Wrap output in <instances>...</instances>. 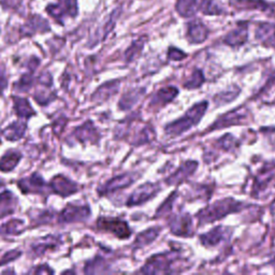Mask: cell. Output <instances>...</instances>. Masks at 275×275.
Instances as JSON below:
<instances>
[{
  "label": "cell",
  "instance_id": "9a60e30c",
  "mask_svg": "<svg viewBox=\"0 0 275 275\" xmlns=\"http://www.w3.org/2000/svg\"><path fill=\"white\" fill-rule=\"evenodd\" d=\"M16 199L10 191H4L0 193V218L12 214L16 207Z\"/></svg>",
  "mask_w": 275,
  "mask_h": 275
},
{
  "label": "cell",
  "instance_id": "7402d4cb",
  "mask_svg": "<svg viewBox=\"0 0 275 275\" xmlns=\"http://www.w3.org/2000/svg\"><path fill=\"white\" fill-rule=\"evenodd\" d=\"M25 131H26V124L19 120V122H15L11 124L10 126H8L4 130V134L8 140L18 141L24 135Z\"/></svg>",
  "mask_w": 275,
  "mask_h": 275
},
{
  "label": "cell",
  "instance_id": "44dd1931",
  "mask_svg": "<svg viewBox=\"0 0 275 275\" xmlns=\"http://www.w3.org/2000/svg\"><path fill=\"white\" fill-rule=\"evenodd\" d=\"M197 167L196 163H192V161H189V163H186L185 165H183L177 171L169 177L167 180V183L169 185H174L182 182L183 180H185L186 177L188 175H190L192 173V171H195V169Z\"/></svg>",
  "mask_w": 275,
  "mask_h": 275
},
{
  "label": "cell",
  "instance_id": "7a4b0ae2",
  "mask_svg": "<svg viewBox=\"0 0 275 275\" xmlns=\"http://www.w3.org/2000/svg\"><path fill=\"white\" fill-rule=\"evenodd\" d=\"M46 11L59 24H63L67 18L78 15V0H56L55 4L46 7Z\"/></svg>",
  "mask_w": 275,
  "mask_h": 275
},
{
  "label": "cell",
  "instance_id": "ffe728a7",
  "mask_svg": "<svg viewBox=\"0 0 275 275\" xmlns=\"http://www.w3.org/2000/svg\"><path fill=\"white\" fill-rule=\"evenodd\" d=\"M257 38L268 45L275 46V25L273 24H261L257 29Z\"/></svg>",
  "mask_w": 275,
  "mask_h": 275
},
{
  "label": "cell",
  "instance_id": "d4e9b609",
  "mask_svg": "<svg viewBox=\"0 0 275 275\" xmlns=\"http://www.w3.org/2000/svg\"><path fill=\"white\" fill-rule=\"evenodd\" d=\"M159 231H160L159 228H151L147 231L140 233L135 239L134 247H143L145 245L150 244L151 242H153L158 237Z\"/></svg>",
  "mask_w": 275,
  "mask_h": 275
},
{
  "label": "cell",
  "instance_id": "d6986e66",
  "mask_svg": "<svg viewBox=\"0 0 275 275\" xmlns=\"http://www.w3.org/2000/svg\"><path fill=\"white\" fill-rule=\"evenodd\" d=\"M22 158L21 153L16 151H9L0 158V170L4 172H10L18 166Z\"/></svg>",
  "mask_w": 275,
  "mask_h": 275
},
{
  "label": "cell",
  "instance_id": "4dcf8cb0",
  "mask_svg": "<svg viewBox=\"0 0 275 275\" xmlns=\"http://www.w3.org/2000/svg\"><path fill=\"white\" fill-rule=\"evenodd\" d=\"M201 10L204 14H218L222 12V8L216 3V0H205L202 5Z\"/></svg>",
  "mask_w": 275,
  "mask_h": 275
},
{
  "label": "cell",
  "instance_id": "d6a6232c",
  "mask_svg": "<svg viewBox=\"0 0 275 275\" xmlns=\"http://www.w3.org/2000/svg\"><path fill=\"white\" fill-rule=\"evenodd\" d=\"M203 76H202V74L200 71H196L195 74H193L192 78L188 81L187 83L185 84L186 87L188 88H195V87H198L202 82H203Z\"/></svg>",
  "mask_w": 275,
  "mask_h": 275
},
{
  "label": "cell",
  "instance_id": "8fae6325",
  "mask_svg": "<svg viewBox=\"0 0 275 275\" xmlns=\"http://www.w3.org/2000/svg\"><path fill=\"white\" fill-rule=\"evenodd\" d=\"M19 186L23 192H42L45 183L44 180L38 173H34L31 176L23 179L19 182Z\"/></svg>",
  "mask_w": 275,
  "mask_h": 275
},
{
  "label": "cell",
  "instance_id": "277c9868",
  "mask_svg": "<svg viewBox=\"0 0 275 275\" xmlns=\"http://www.w3.org/2000/svg\"><path fill=\"white\" fill-rule=\"evenodd\" d=\"M97 226L100 230L111 232L118 239H128L131 234L130 228L128 227L127 223L119 220V218L100 217L97 221Z\"/></svg>",
  "mask_w": 275,
  "mask_h": 275
},
{
  "label": "cell",
  "instance_id": "4fadbf2b",
  "mask_svg": "<svg viewBox=\"0 0 275 275\" xmlns=\"http://www.w3.org/2000/svg\"><path fill=\"white\" fill-rule=\"evenodd\" d=\"M171 231L172 233L176 234V236H183L187 237L191 232V223L190 218L187 215H182V216H176L173 218L171 222Z\"/></svg>",
  "mask_w": 275,
  "mask_h": 275
},
{
  "label": "cell",
  "instance_id": "cb8c5ba5",
  "mask_svg": "<svg viewBox=\"0 0 275 275\" xmlns=\"http://www.w3.org/2000/svg\"><path fill=\"white\" fill-rule=\"evenodd\" d=\"M119 14H120V8H118V9L114 10L111 13V15L109 16V20L104 23L102 28L100 30H98V34H97V37H96V43L98 42L99 40H103L104 38H106L112 31V29L114 28V25L118 19Z\"/></svg>",
  "mask_w": 275,
  "mask_h": 275
},
{
  "label": "cell",
  "instance_id": "83f0119b",
  "mask_svg": "<svg viewBox=\"0 0 275 275\" xmlns=\"http://www.w3.org/2000/svg\"><path fill=\"white\" fill-rule=\"evenodd\" d=\"M23 231V222L13 220L0 227V232L6 234H20Z\"/></svg>",
  "mask_w": 275,
  "mask_h": 275
},
{
  "label": "cell",
  "instance_id": "52a82bcc",
  "mask_svg": "<svg viewBox=\"0 0 275 275\" xmlns=\"http://www.w3.org/2000/svg\"><path fill=\"white\" fill-rule=\"evenodd\" d=\"M159 188L156 184L153 183H145L139 188H136L132 195L129 197L127 201L128 207H135L145 203V202L156 196Z\"/></svg>",
  "mask_w": 275,
  "mask_h": 275
},
{
  "label": "cell",
  "instance_id": "ac0fdd59",
  "mask_svg": "<svg viewBox=\"0 0 275 275\" xmlns=\"http://www.w3.org/2000/svg\"><path fill=\"white\" fill-rule=\"evenodd\" d=\"M13 101H14V110H15L16 115L20 116L21 118L27 119L36 114V112L31 108L30 103L28 102L27 99L15 96L13 97Z\"/></svg>",
  "mask_w": 275,
  "mask_h": 275
},
{
  "label": "cell",
  "instance_id": "836d02e7",
  "mask_svg": "<svg viewBox=\"0 0 275 275\" xmlns=\"http://www.w3.org/2000/svg\"><path fill=\"white\" fill-rule=\"evenodd\" d=\"M168 56H169V58L170 59H172V60H181L185 57V54L180 51V50H177V48H174V47H171L169 50V53H168Z\"/></svg>",
  "mask_w": 275,
  "mask_h": 275
},
{
  "label": "cell",
  "instance_id": "484cf974",
  "mask_svg": "<svg viewBox=\"0 0 275 275\" xmlns=\"http://www.w3.org/2000/svg\"><path fill=\"white\" fill-rule=\"evenodd\" d=\"M247 38V28L246 26H242L237 30H233L232 32L226 37L225 41L230 45H239L244 43Z\"/></svg>",
  "mask_w": 275,
  "mask_h": 275
},
{
  "label": "cell",
  "instance_id": "2e32d148",
  "mask_svg": "<svg viewBox=\"0 0 275 275\" xmlns=\"http://www.w3.org/2000/svg\"><path fill=\"white\" fill-rule=\"evenodd\" d=\"M208 36V29L203 24L195 21L191 22L188 26V38L193 43H200L204 41Z\"/></svg>",
  "mask_w": 275,
  "mask_h": 275
},
{
  "label": "cell",
  "instance_id": "30bf717a",
  "mask_svg": "<svg viewBox=\"0 0 275 275\" xmlns=\"http://www.w3.org/2000/svg\"><path fill=\"white\" fill-rule=\"evenodd\" d=\"M38 31H50V25H48V23L44 19H42L41 16L34 15L31 16L30 20L22 28V34L23 36H32Z\"/></svg>",
  "mask_w": 275,
  "mask_h": 275
},
{
  "label": "cell",
  "instance_id": "4316f807",
  "mask_svg": "<svg viewBox=\"0 0 275 275\" xmlns=\"http://www.w3.org/2000/svg\"><path fill=\"white\" fill-rule=\"evenodd\" d=\"M140 96H141V91H138V90L127 93L126 95L122 97V99L119 100V108L122 110H129L138 100H139Z\"/></svg>",
  "mask_w": 275,
  "mask_h": 275
},
{
  "label": "cell",
  "instance_id": "5bb4252c",
  "mask_svg": "<svg viewBox=\"0 0 275 275\" xmlns=\"http://www.w3.org/2000/svg\"><path fill=\"white\" fill-rule=\"evenodd\" d=\"M203 3V0H179L176 4V10L182 16L188 18L201 9Z\"/></svg>",
  "mask_w": 275,
  "mask_h": 275
},
{
  "label": "cell",
  "instance_id": "f1b7e54d",
  "mask_svg": "<svg viewBox=\"0 0 275 275\" xmlns=\"http://www.w3.org/2000/svg\"><path fill=\"white\" fill-rule=\"evenodd\" d=\"M222 236H223L222 228H216L212 230L211 232L205 234V236L201 237V240L205 245H214V244H217L218 242L222 240Z\"/></svg>",
  "mask_w": 275,
  "mask_h": 275
},
{
  "label": "cell",
  "instance_id": "e0dca14e",
  "mask_svg": "<svg viewBox=\"0 0 275 275\" xmlns=\"http://www.w3.org/2000/svg\"><path fill=\"white\" fill-rule=\"evenodd\" d=\"M118 85H119V81H111V82H109V83L103 84L94 94L93 100L106 101L107 99L110 98L113 94H115L117 92L118 87H119Z\"/></svg>",
  "mask_w": 275,
  "mask_h": 275
},
{
  "label": "cell",
  "instance_id": "9c48e42d",
  "mask_svg": "<svg viewBox=\"0 0 275 275\" xmlns=\"http://www.w3.org/2000/svg\"><path fill=\"white\" fill-rule=\"evenodd\" d=\"M50 186L54 192L61 197H68L79 190L78 185L63 175H57L53 177Z\"/></svg>",
  "mask_w": 275,
  "mask_h": 275
},
{
  "label": "cell",
  "instance_id": "e575fe53",
  "mask_svg": "<svg viewBox=\"0 0 275 275\" xmlns=\"http://www.w3.org/2000/svg\"><path fill=\"white\" fill-rule=\"evenodd\" d=\"M20 2L21 0H2V4L5 9H15L20 6Z\"/></svg>",
  "mask_w": 275,
  "mask_h": 275
},
{
  "label": "cell",
  "instance_id": "f546056e",
  "mask_svg": "<svg viewBox=\"0 0 275 275\" xmlns=\"http://www.w3.org/2000/svg\"><path fill=\"white\" fill-rule=\"evenodd\" d=\"M34 82V77H32V71L29 74L24 75L18 83L15 84V88L20 92H27Z\"/></svg>",
  "mask_w": 275,
  "mask_h": 275
},
{
  "label": "cell",
  "instance_id": "7c38bea8",
  "mask_svg": "<svg viewBox=\"0 0 275 275\" xmlns=\"http://www.w3.org/2000/svg\"><path fill=\"white\" fill-rule=\"evenodd\" d=\"M75 135L80 141H91L93 143H95L99 138V133L92 122H86L84 125L77 128L75 130Z\"/></svg>",
  "mask_w": 275,
  "mask_h": 275
},
{
  "label": "cell",
  "instance_id": "d590c367",
  "mask_svg": "<svg viewBox=\"0 0 275 275\" xmlns=\"http://www.w3.org/2000/svg\"><path fill=\"white\" fill-rule=\"evenodd\" d=\"M7 84H8V81H7V78L5 76L4 72L0 70V95L3 94L4 90L7 87Z\"/></svg>",
  "mask_w": 275,
  "mask_h": 275
},
{
  "label": "cell",
  "instance_id": "5b68a950",
  "mask_svg": "<svg viewBox=\"0 0 275 275\" xmlns=\"http://www.w3.org/2000/svg\"><path fill=\"white\" fill-rule=\"evenodd\" d=\"M239 205H240L239 203H237L236 201L231 199L218 201L214 205L205 210V211L200 215V217L201 220H203L205 222H212L225 216V214H227L231 211L232 212L237 211L239 209Z\"/></svg>",
  "mask_w": 275,
  "mask_h": 275
},
{
  "label": "cell",
  "instance_id": "1f68e13d",
  "mask_svg": "<svg viewBox=\"0 0 275 275\" xmlns=\"http://www.w3.org/2000/svg\"><path fill=\"white\" fill-rule=\"evenodd\" d=\"M143 44H144V41L142 39L133 42V44L129 47L126 52V60L131 61L135 56L140 53V51L143 48Z\"/></svg>",
  "mask_w": 275,
  "mask_h": 275
},
{
  "label": "cell",
  "instance_id": "603a6c76",
  "mask_svg": "<svg viewBox=\"0 0 275 275\" xmlns=\"http://www.w3.org/2000/svg\"><path fill=\"white\" fill-rule=\"evenodd\" d=\"M177 95V90L174 87H165L160 90L152 100V106H159V104H166L173 100Z\"/></svg>",
  "mask_w": 275,
  "mask_h": 275
},
{
  "label": "cell",
  "instance_id": "8992f818",
  "mask_svg": "<svg viewBox=\"0 0 275 275\" xmlns=\"http://www.w3.org/2000/svg\"><path fill=\"white\" fill-rule=\"evenodd\" d=\"M91 216V209L87 205H76L68 204L62 210L59 215V223H80L86 221Z\"/></svg>",
  "mask_w": 275,
  "mask_h": 275
},
{
  "label": "cell",
  "instance_id": "3957f363",
  "mask_svg": "<svg viewBox=\"0 0 275 275\" xmlns=\"http://www.w3.org/2000/svg\"><path fill=\"white\" fill-rule=\"evenodd\" d=\"M177 257L174 256L172 253L168 254H159L156 256H153L151 259L148 260L141 272L154 274V273H171L173 272L172 264L175 262Z\"/></svg>",
  "mask_w": 275,
  "mask_h": 275
},
{
  "label": "cell",
  "instance_id": "8d00e7d4",
  "mask_svg": "<svg viewBox=\"0 0 275 275\" xmlns=\"http://www.w3.org/2000/svg\"><path fill=\"white\" fill-rule=\"evenodd\" d=\"M2 186H4V183L2 182V180H0V187H2Z\"/></svg>",
  "mask_w": 275,
  "mask_h": 275
},
{
  "label": "cell",
  "instance_id": "6da1fadb",
  "mask_svg": "<svg viewBox=\"0 0 275 275\" xmlns=\"http://www.w3.org/2000/svg\"><path fill=\"white\" fill-rule=\"evenodd\" d=\"M208 108V102H202L200 104H196L195 107H192L187 113H186L185 116L181 119L176 120L174 123L169 124L166 127V132L171 135H179L183 133L184 131L188 130L190 127L196 125L199 119L203 115L205 109Z\"/></svg>",
  "mask_w": 275,
  "mask_h": 275
},
{
  "label": "cell",
  "instance_id": "ba28073f",
  "mask_svg": "<svg viewBox=\"0 0 275 275\" xmlns=\"http://www.w3.org/2000/svg\"><path fill=\"white\" fill-rule=\"evenodd\" d=\"M135 180V177L133 174L129 173V174H122L118 175L114 179L110 180L108 183L104 184L103 186L98 189V192L100 195H107V193L113 192L118 189L126 188L128 186H130Z\"/></svg>",
  "mask_w": 275,
  "mask_h": 275
}]
</instances>
